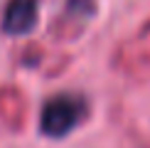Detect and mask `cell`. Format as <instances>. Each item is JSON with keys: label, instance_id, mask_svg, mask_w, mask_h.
<instances>
[{"label": "cell", "instance_id": "cell-1", "mask_svg": "<svg viewBox=\"0 0 150 148\" xmlns=\"http://www.w3.org/2000/svg\"><path fill=\"white\" fill-rule=\"evenodd\" d=\"M86 116V104L79 96H54L42 109V131L52 138H62L81 123Z\"/></svg>", "mask_w": 150, "mask_h": 148}, {"label": "cell", "instance_id": "cell-2", "mask_svg": "<svg viewBox=\"0 0 150 148\" xmlns=\"http://www.w3.org/2000/svg\"><path fill=\"white\" fill-rule=\"evenodd\" d=\"M37 15H40V3L37 0H10L3 15V30L8 35H27L35 27Z\"/></svg>", "mask_w": 150, "mask_h": 148}]
</instances>
